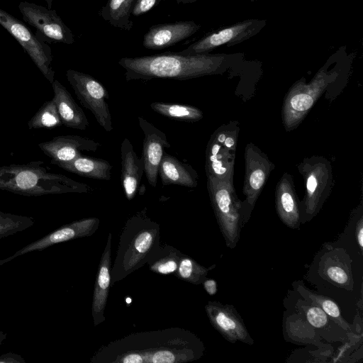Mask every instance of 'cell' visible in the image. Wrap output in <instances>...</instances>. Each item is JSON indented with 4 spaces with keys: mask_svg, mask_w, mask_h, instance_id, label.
Instances as JSON below:
<instances>
[{
    "mask_svg": "<svg viewBox=\"0 0 363 363\" xmlns=\"http://www.w3.org/2000/svg\"><path fill=\"white\" fill-rule=\"evenodd\" d=\"M235 152H233L211 137L206 150L205 169L206 176L221 181L233 182Z\"/></svg>",
    "mask_w": 363,
    "mask_h": 363,
    "instance_id": "22",
    "label": "cell"
},
{
    "mask_svg": "<svg viewBox=\"0 0 363 363\" xmlns=\"http://www.w3.org/2000/svg\"><path fill=\"white\" fill-rule=\"evenodd\" d=\"M18 9L24 21L36 29V35L41 40L67 45L74 43L72 30L55 10L28 1L20 2Z\"/></svg>",
    "mask_w": 363,
    "mask_h": 363,
    "instance_id": "11",
    "label": "cell"
},
{
    "mask_svg": "<svg viewBox=\"0 0 363 363\" xmlns=\"http://www.w3.org/2000/svg\"><path fill=\"white\" fill-rule=\"evenodd\" d=\"M0 1H1V0H0Z\"/></svg>",
    "mask_w": 363,
    "mask_h": 363,
    "instance_id": "43",
    "label": "cell"
},
{
    "mask_svg": "<svg viewBox=\"0 0 363 363\" xmlns=\"http://www.w3.org/2000/svg\"><path fill=\"white\" fill-rule=\"evenodd\" d=\"M215 267L216 264L208 267H203L191 257L184 254L174 274L179 279L199 285L202 284L208 272Z\"/></svg>",
    "mask_w": 363,
    "mask_h": 363,
    "instance_id": "30",
    "label": "cell"
},
{
    "mask_svg": "<svg viewBox=\"0 0 363 363\" xmlns=\"http://www.w3.org/2000/svg\"><path fill=\"white\" fill-rule=\"evenodd\" d=\"M162 247L160 227L146 208L130 217L121 231L111 270V287L147 264Z\"/></svg>",
    "mask_w": 363,
    "mask_h": 363,
    "instance_id": "3",
    "label": "cell"
},
{
    "mask_svg": "<svg viewBox=\"0 0 363 363\" xmlns=\"http://www.w3.org/2000/svg\"><path fill=\"white\" fill-rule=\"evenodd\" d=\"M201 26L193 21L160 23L151 26L144 35L143 45L150 50L171 47L197 32Z\"/></svg>",
    "mask_w": 363,
    "mask_h": 363,
    "instance_id": "17",
    "label": "cell"
},
{
    "mask_svg": "<svg viewBox=\"0 0 363 363\" xmlns=\"http://www.w3.org/2000/svg\"><path fill=\"white\" fill-rule=\"evenodd\" d=\"M202 341L179 328L135 333L101 347L92 363H184L203 354Z\"/></svg>",
    "mask_w": 363,
    "mask_h": 363,
    "instance_id": "1",
    "label": "cell"
},
{
    "mask_svg": "<svg viewBox=\"0 0 363 363\" xmlns=\"http://www.w3.org/2000/svg\"><path fill=\"white\" fill-rule=\"evenodd\" d=\"M245 174L243 194L245 199L242 201L243 224L250 218L255 203L259 196L274 164L259 147L252 143H248L245 150Z\"/></svg>",
    "mask_w": 363,
    "mask_h": 363,
    "instance_id": "9",
    "label": "cell"
},
{
    "mask_svg": "<svg viewBox=\"0 0 363 363\" xmlns=\"http://www.w3.org/2000/svg\"><path fill=\"white\" fill-rule=\"evenodd\" d=\"M44 1L46 2L48 8L51 9L52 5V0H44Z\"/></svg>",
    "mask_w": 363,
    "mask_h": 363,
    "instance_id": "41",
    "label": "cell"
},
{
    "mask_svg": "<svg viewBox=\"0 0 363 363\" xmlns=\"http://www.w3.org/2000/svg\"><path fill=\"white\" fill-rule=\"evenodd\" d=\"M251 1H257V0H251Z\"/></svg>",
    "mask_w": 363,
    "mask_h": 363,
    "instance_id": "42",
    "label": "cell"
},
{
    "mask_svg": "<svg viewBox=\"0 0 363 363\" xmlns=\"http://www.w3.org/2000/svg\"><path fill=\"white\" fill-rule=\"evenodd\" d=\"M51 84L54 93L52 99L62 124L70 128L86 130L89 126L88 119L68 90L57 79Z\"/></svg>",
    "mask_w": 363,
    "mask_h": 363,
    "instance_id": "21",
    "label": "cell"
},
{
    "mask_svg": "<svg viewBox=\"0 0 363 363\" xmlns=\"http://www.w3.org/2000/svg\"><path fill=\"white\" fill-rule=\"evenodd\" d=\"M13 259V258L12 255L6 259H0V267Z\"/></svg>",
    "mask_w": 363,
    "mask_h": 363,
    "instance_id": "39",
    "label": "cell"
},
{
    "mask_svg": "<svg viewBox=\"0 0 363 363\" xmlns=\"http://www.w3.org/2000/svg\"><path fill=\"white\" fill-rule=\"evenodd\" d=\"M306 303H308L307 306H302V311L306 315L308 322L315 328H320L325 326L329 318L327 314L319 307Z\"/></svg>",
    "mask_w": 363,
    "mask_h": 363,
    "instance_id": "34",
    "label": "cell"
},
{
    "mask_svg": "<svg viewBox=\"0 0 363 363\" xmlns=\"http://www.w3.org/2000/svg\"><path fill=\"white\" fill-rule=\"evenodd\" d=\"M294 289L304 300L321 308L327 315L343 330H349V323L342 318L337 304L331 298L316 294L306 288L301 281L293 283Z\"/></svg>",
    "mask_w": 363,
    "mask_h": 363,
    "instance_id": "25",
    "label": "cell"
},
{
    "mask_svg": "<svg viewBox=\"0 0 363 363\" xmlns=\"http://www.w3.org/2000/svg\"><path fill=\"white\" fill-rule=\"evenodd\" d=\"M332 80V75L321 69L309 83L301 79L291 87L282 108L283 124L287 131L298 126Z\"/></svg>",
    "mask_w": 363,
    "mask_h": 363,
    "instance_id": "7",
    "label": "cell"
},
{
    "mask_svg": "<svg viewBox=\"0 0 363 363\" xmlns=\"http://www.w3.org/2000/svg\"><path fill=\"white\" fill-rule=\"evenodd\" d=\"M136 0H108L99 14L111 26L121 30H130L133 22L130 19Z\"/></svg>",
    "mask_w": 363,
    "mask_h": 363,
    "instance_id": "26",
    "label": "cell"
},
{
    "mask_svg": "<svg viewBox=\"0 0 363 363\" xmlns=\"http://www.w3.org/2000/svg\"><path fill=\"white\" fill-rule=\"evenodd\" d=\"M158 175L163 185L174 184L194 188L198 184L196 171L190 164L182 162L165 152L159 166Z\"/></svg>",
    "mask_w": 363,
    "mask_h": 363,
    "instance_id": "23",
    "label": "cell"
},
{
    "mask_svg": "<svg viewBox=\"0 0 363 363\" xmlns=\"http://www.w3.org/2000/svg\"><path fill=\"white\" fill-rule=\"evenodd\" d=\"M355 238L359 245V250L363 249V218L360 216L357 222L355 228Z\"/></svg>",
    "mask_w": 363,
    "mask_h": 363,
    "instance_id": "37",
    "label": "cell"
},
{
    "mask_svg": "<svg viewBox=\"0 0 363 363\" xmlns=\"http://www.w3.org/2000/svg\"><path fill=\"white\" fill-rule=\"evenodd\" d=\"M66 77L82 105L89 110L97 123L106 132L113 130L106 89L90 74L68 69Z\"/></svg>",
    "mask_w": 363,
    "mask_h": 363,
    "instance_id": "8",
    "label": "cell"
},
{
    "mask_svg": "<svg viewBox=\"0 0 363 363\" xmlns=\"http://www.w3.org/2000/svg\"><path fill=\"white\" fill-rule=\"evenodd\" d=\"M0 363H26L20 354L9 352L0 355Z\"/></svg>",
    "mask_w": 363,
    "mask_h": 363,
    "instance_id": "36",
    "label": "cell"
},
{
    "mask_svg": "<svg viewBox=\"0 0 363 363\" xmlns=\"http://www.w3.org/2000/svg\"><path fill=\"white\" fill-rule=\"evenodd\" d=\"M112 234L108 233L106 244L101 255L94 287L91 315L94 325L105 321V308L111 286Z\"/></svg>",
    "mask_w": 363,
    "mask_h": 363,
    "instance_id": "18",
    "label": "cell"
},
{
    "mask_svg": "<svg viewBox=\"0 0 363 363\" xmlns=\"http://www.w3.org/2000/svg\"><path fill=\"white\" fill-rule=\"evenodd\" d=\"M0 189L26 196L87 193L93 190L86 184L53 172L40 160L0 167Z\"/></svg>",
    "mask_w": 363,
    "mask_h": 363,
    "instance_id": "4",
    "label": "cell"
},
{
    "mask_svg": "<svg viewBox=\"0 0 363 363\" xmlns=\"http://www.w3.org/2000/svg\"><path fill=\"white\" fill-rule=\"evenodd\" d=\"M207 189L211 203L227 247H236L243 225L242 201L238 198L233 182L207 176Z\"/></svg>",
    "mask_w": 363,
    "mask_h": 363,
    "instance_id": "5",
    "label": "cell"
},
{
    "mask_svg": "<svg viewBox=\"0 0 363 363\" xmlns=\"http://www.w3.org/2000/svg\"><path fill=\"white\" fill-rule=\"evenodd\" d=\"M322 269L324 277L338 286L347 288L353 284L350 267L338 257L326 256L323 259Z\"/></svg>",
    "mask_w": 363,
    "mask_h": 363,
    "instance_id": "29",
    "label": "cell"
},
{
    "mask_svg": "<svg viewBox=\"0 0 363 363\" xmlns=\"http://www.w3.org/2000/svg\"><path fill=\"white\" fill-rule=\"evenodd\" d=\"M34 223L32 217L0 211V240L23 231Z\"/></svg>",
    "mask_w": 363,
    "mask_h": 363,
    "instance_id": "32",
    "label": "cell"
},
{
    "mask_svg": "<svg viewBox=\"0 0 363 363\" xmlns=\"http://www.w3.org/2000/svg\"><path fill=\"white\" fill-rule=\"evenodd\" d=\"M59 167L81 177L109 180L111 177V164L106 160L81 155L72 161L56 164Z\"/></svg>",
    "mask_w": 363,
    "mask_h": 363,
    "instance_id": "24",
    "label": "cell"
},
{
    "mask_svg": "<svg viewBox=\"0 0 363 363\" xmlns=\"http://www.w3.org/2000/svg\"><path fill=\"white\" fill-rule=\"evenodd\" d=\"M205 310L211 324L226 340L231 343L240 341L254 344L243 320L233 306L210 301L205 306Z\"/></svg>",
    "mask_w": 363,
    "mask_h": 363,
    "instance_id": "13",
    "label": "cell"
},
{
    "mask_svg": "<svg viewBox=\"0 0 363 363\" xmlns=\"http://www.w3.org/2000/svg\"><path fill=\"white\" fill-rule=\"evenodd\" d=\"M275 205L281 222L291 229L301 225L300 202L295 191L291 175L284 173L277 184Z\"/></svg>",
    "mask_w": 363,
    "mask_h": 363,
    "instance_id": "19",
    "label": "cell"
},
{
    "mask_svg": "<svg viewBox=\"0 0 363 363\" xmlns=\"http://www.w3.org/2000/svg\"><path fill=\"white\" fill-rule=\"evenodd\" d=\"M38 145L51 159V163L56 165L73 160L82 155V152H95L101 144L90 138L68 135L54 137Z\"/></svg>",
    "mask_w": 363,
    "mask_h": 363,
    "instance_id": "16",
    "label": "cell"
},
{
    "mask_svg": "<svg viewBox=\"0 0 363 363\" xmlns=\"http://www.w3.org/2000/svg\"><path fill=\"white\" fill-rule=\"evenodd\" d=\"M202 284L208 295L213 296L217 293V282L216 280L206 278Z\"/></svg>",
    "mask_w": 363,
    "mask_h": 363,
    "instance_id": "38",
    "label": "cell"
},
{
    "mask_svg": "<svg viewBox=\"0 0 363 363\" xmlns=\"http://www.w3.org/2000/svg\"><path fill=\"white\" fill-rule=\"evenodd\" d=\"M183 255L180 250L171 245H162L160 251L148 262L149 269L158 274H174Z\"/></svg>",
    "mask_w": 363,
    "mask_h": 363,
    "instance_id": "27",
    "label": "cell"
},
{
    "mask_svg": "<svg viewBox=\"0 0 363 363\" xmlns=\"http://www.w3.org/2000/svg\"><path fill=\"white\" fill-rule=\"evenodd\" d=\"M298 169L305 185V195L300 202L303 224L313 219L323 207L332 189L333 174L330 162L319 156L305 158Z\"/></svg>",
    "mask_w": 363,
    "mask_h": 363,
    "instance_id": "6",
    "label": "cell"
},
{
    "mask_svg": "<svg viewBox=\"0 0 363 363\" xmlns=\"http://www.w3.org/2000/svg\"><path fill=\"white\" fill-rule=\"evenodd\" d=\"M162 1L164 0H136L131 11V15L138 17L146 13Z\"/></svg>",
    "mask_w": 363,
    "mask_h": 363,
    "instance_id": "35",
    "label": "cell"
},
{
    "mask_svg": "<svg viewBox=\"0 0 363 363\" xmlns=\"http://www.w3.org/2000/svg\"><path fill=\"white\" fill-rule=\"evenodd\" d=\"M62 124L53 99L45 101L28 121L29 129H52Z\"/></svg>",
    "mask_w": 363,
    "mask_h": 363,
    "instance_id": "31",
    "label": "cell"
},
{
    "mask_svg": "<svg viewBox=\"0 0 363 363\" xmlns=\"http://www.w3.org/2000/svg\"><path fill=\"white\" fill-rule=\"evenodd\" d=\"M121 184L125 197L133 199L144 173L143 157H138L129 139L124 138L121 146Z\"/></svg>",
    "mask_w": 363,
    "mask_h": 363,
    "instance_id": "20",
    "label": "cell"
},
{
    "mask_svg": "<svg viewBox=\"0 0 363 363\" xmlns=\"http://www.w3.org/2000/svg\"><path fill=\"white\" fill-rule=\"evenodd\" d=\"M232 57L226 54L164 53L125 57L119 60L118 65L125 71L126 81L160 78L186 80L223 72Z\"/></svg>",
    "mask_w": 363,
    "mask_h": 363,
    "instance_id": "2",
    "label": "cell"
},
{
    "mask_svg": "<svg viewBox=\"0 0 363 363\" xmlns=\"http://www.w3.org/2000/svg\"><path fill=\"white\" fill-rule=\"evenodd\" d=\"M197 1H199V0H177V4H191V3L196 2Z\"/></svg>",
    "mask_w": 363,
    "mask_h": 363,
    "instance_id": "40",
    "label": "cell"
},
{
    "mask_svg": "<svg viewBox=\"0 0 363 363\" xmlns=\"http://www.w3.org/2000/svg\"><path fill=\"white\" fill-rule=\"evenodd\" d=\"M99 223L100 220L97 218H87L62 225L18 250L12 257L14 259L28 252L42 251L55 244L91 236L98 229Z\"/></svg>",
    "mask_w": 363,
    "mask_h": 363,
    "instance_id": "14",
    "label": "cell"
},
{
    "mask_svg": "<svg viewBox=\"0 0 363 363\" xmlns=\"http://www.w3.org/2000/svg\"><path fill=\"white\" fill-rule=\"evenodd\" d=\"M0 24L21 44L43 76L52 84L55 80V71L52 67L51 48L21 21L1 9Z\"/></svg>",
    "mask_w": 363,
    "mask_h": 363,
    "instance_id": "10",
    "label": "cell"
},
{
    "mask_svg": "<svg viewBox=\"0 0 363 363\" xmlns=\"http://www.w3.org/2000/svg\"><path fill=\"white\" fill-rule=\"evenodd\" d=\"M266 25V21L249 19L213 32L178 52L181 55L208 53L221 45H235L258 33Z\"/></svg>",
    "mask_w": 363,
    "mask_h": 363,
    "instance_id": "12",
    "label": "cell"
},
{
    "mask_svg": "<svg viewBox=\"0 0 363 363\" xmlns=\"http://www.w3.org/2000/svg\"><path fill=\"white\" fill-rule=\"evenodd\" d=\"M240 125L238 121H230L218 128L211 138L227 149L235 152L237 149Z\"/></svg>",
    "mask_w": 363,
    "mask_h": 363,
    "instance_id": "33",
    "label": "cell"
},
{
    "mask_svg": "<svg viewBox=\"0 0 363 363\" xmlns=\"http://www.w3.org/2000/svg\"><path fill=\"white\" fill-rule=\"evenodd\" d=\"M150 108L160 115L188 122L199 121L203 116L201 110L187 104L153 102Z\"/></svg>",
    "mask_w": 363,
    "mask_h": 363,
    "instance_id": "28",
    "label": "cell"
},
{
    "mask_svg": "<svg viewBox=\"0 0 363 363\" xmlns=\"http://www.w3.org/2000/svg\"><path fill=\"white\" fill-rule=\"evenodd\" d=\"M139 125L144 134L143 155L144 172L150 186L157 183L158 170L163 156L164 149L170 147L164 133L154 126L143 117H138Z\"/></svg>",
    "mask_w": 363,
    "mask_h": 363,
    "instance_id": "15",
    "label": "cell"
}]
</instances>
